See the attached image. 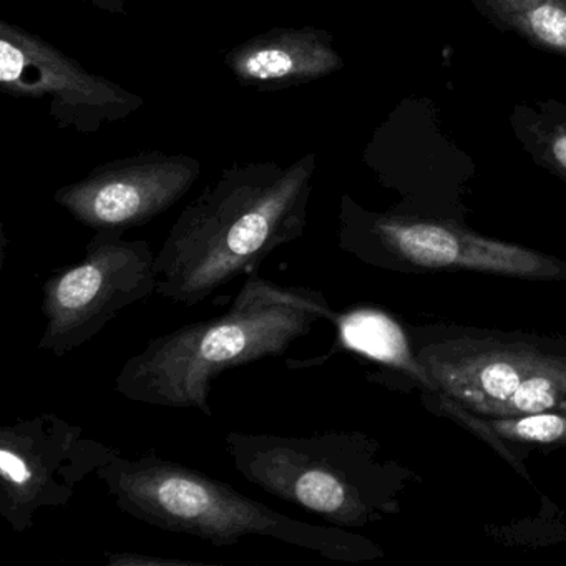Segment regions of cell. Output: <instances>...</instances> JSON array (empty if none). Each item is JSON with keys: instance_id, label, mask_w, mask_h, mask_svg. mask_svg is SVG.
I'll list each match as a JSON object with an SVG mask.
<instances>
[{"instance_id": "1", "label": "cell", "mask_w": 566, "mask_h": 566, "mask_svg": "<svg viewBox=\"0 0 566 566\" xmlns=\"http://www.w3.org/2000/svg\"><path fill=\"white\" fill-rule=\"evenodd\" d=\"M334 314L321 291L248 274L221 316L151 339L124 364L115 389L134 402L197 409L211 419V389L221 374L283 356Z\"/></svg>"}, {"instance_id": "2", "label": "cell", "mask_w": 566, "mask_h": 566, "mask_svg": "<svg viewBox=\"0 0 566 566\" xmlns=\"http://www.w3.org/2000/svg\"><path fill=\"white\" fill-rule=\"evenodd\" d=\"M313 161L231 171L178 218L157 253V294L191 307L306 230Z\"/></svg>"}, {"instance_id": "3", "label": "cell", "mask_w": 566, "mask_h": 566, "mask_svg": "<svg viewBox=\"0 0 566 566\" xmlns=\"http://www.w3.org/2000/svg\"><path fill=\"white\" fill-rule=\"evenodd\" d=\"M115 505L155 528L231 546L247 536H268L326 558L357 555L356 539L343 528L311 525L238 492L200 470L147 453L122 452L95 473Z\"/></svg>"}, {"instance_id": "4", "label": "cell", "mask_w": 566, "mask_h": 566, "mask_svg": "<svg viewBox=\"0 0 566 566\" xmlns=\"http://www.w3.org/2000/svg\"><path fill=\"white\" fill-rule=\"evenodd\" d=\"M224 446L248 482L337 528L364 525L376 513L367 446L360 437L230 432Z\"/></svg>"}, {"instance_id": "5", "label": "cell", "mask_w": 566, "mask_h": 566, "mask_svg": "<svg viewBox=\"0 0 566 566\" xmlns=\"http://www.w3.org/2000/svg\"><path fill=\"white\" fill-rule=\"evenodd\" d=\"M157 254L122 231H95L84 260L54 271L42 286L45 329L39 349L62 357L94 339L125 307L157 293Z\"/></svg>"}, {"instance_id": "6", "label": "cell", "mask_w": 566, "mask_h": 566, "mask_svg": "<svg viewBox=\"0 0 566 566\" xmlns=\"http://www.w3.org/2000/svg\"><path fill=\"white\" fill-rule=\"evenodd\" d=\"M120 453L55 413L0 429V516L18 533L44 509L69 505L81 483Z\"/></svg>"}, {"instance_id": "7", "label": "cell", "mask_w": 566, "mask_h": 566, "mask_svg": "<svg viewBox=\"0 0 566 566\" xmlns=\"http://www.w3.org/2000/svg\"><path fill=\"white\" fill-rule=\"evenodd\" d=\"M349 250L370 244L386 256L426 270H470L533 280H563L566 264L518 244L479 237L453 224L379 217L349 223Z\"/></svg>"}, {"instance_id": "8", "label": "cell", "mask_w": 566, "mask_h": 566, "mask_svg": "<svg viewBox=\"0 0 566 566\" xmlns=\"http://www.w3.org/2000/svg\"><path fill=\"white\" fill-rule=\"evenodd\" d=\"M200 174L187 158H147L108 165L71 187L55 201L95 231H122L148 223L174 207Z\"/></svg>"}, {"instance_id": "9", "label": "cell", "mask_w": 566, "mask_h": 566, "mask_svg": "<svg viewBox=\"0 0 566 566\" xmlns=\"http://www.w3.org/2000/svg\"><path fill=\"white\" fill-rule=\"evenodd\" d=\"M562 359L532 344L493 340L436 344L419 354L433 389L465 412L480 417H489L526 379Z\"/></svg>"}, {"instance_id": "10", "label": "cell", "mask_w": 566, "mask_h": 566, "mask_svg": "<svg viewBox=\"0 0 566 566\" xmlns=\"http://www.w3.org/2000/svg\"><path fill=\"white\" fill-rule=\"evenodd\" d=\"M0 81L14 94L38 97L52 94L59 104L74 105L82 101L102 108L107 107L108 102L120 105L122 91L95 82L69 59L8 25L2 28L0 39Z\"/></svg>"}, {"instance_id": "11", "label": "cell", "mask_w": 566, "mask_h": 566, "mask_svg": "<svg viewBox=\"0 0 566 566\" xmlns=\"http://www.w3.org/2000/svg\"><path fill=\"white\" fill-rule=\"evenodd\" d=\"M336 52L306 34H287L256 42L238 55L234 71L251 82H293L316 78L339 65Z\"/></svg>"}, {"instance_id": "12", "label": "cell", "mask_w": 566, "mask_h": 566, "mask_svg": "<svg viewBox=\"0 0 566 566\" xmlns=\"http://www.w3.org/2000/svg\"><path fill=\"white\" fill-rule=\"evenodd\" d=\"M334 321L347 349L386 366L406 370L420 382L432 387L420 360L413 359L402 327L392 317L376 310H356L336 316Z\"/></svg>"}, {"instance_id": "13", "label": "cell", "mask_w": 566, "mask_h": 566, "mask_svg": "<svg viewBox=\"0 0 566 566\" xmlns=\"http://www.w3.org/2000/svg\"><path fill=\"white\" fill-rule=\"evenodd\" d=\"M490 11L533 44L566 57V0H485Z\"/></svg>"}, {"instance_id": "14", "label": "cell", "mask_w": 566, "mask_h": 566, "mask_svg": "<svg viewBox=\"0 0 566 566\" xmlns=\"http://www.w3.org/2000/svg\"><path fill=\"white\" fill-rule=\"evenodd\" d=\"M472 419L480 430L492 433L496 439L530 446H566V409L502 419Z\"/></svg>"}, {"instance_id": "15", "label": "cell", "mask_w": 566, "mask_h": 566, "mask_svg": "<svg viewBox=\"0 0 566 566\" xmlns=\"http://www.w3.org/2000/svg\"><path fill=\"white\" fill-rule=\"evenodd\" d=\"M107 562L112 566L198 565L197 562H190V559L160 558V556H145L142 553H111L107 556Z\"/></svg>"}, {"instance_id": "16", "label": "cell", "mask_w": 566, "mask_h": 566, "mask_svg": "<svg viewBox=\"0 0 566 566\" xmlns=\"http://www.w3.org/2000/svg\"><path fill=\"white\" fill-rule=\"evenodd\" d=\"M548 151L553 165H555L562 174L566 175V128H562V130L553 135Z\"/></svg>"}]
</instances>
